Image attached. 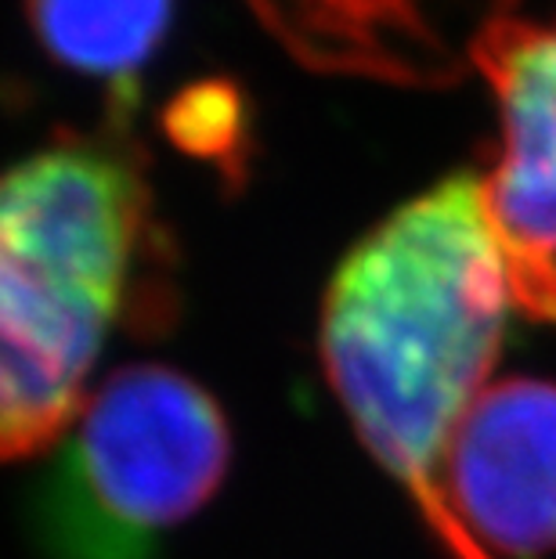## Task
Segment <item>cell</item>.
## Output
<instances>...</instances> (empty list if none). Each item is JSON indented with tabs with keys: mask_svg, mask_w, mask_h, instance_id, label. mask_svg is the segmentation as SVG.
<instances>
[{
	"mask_svg": "<svg viewBox=\"0 0 556 559\" xmlns=\"http://www.w3.org/2000/svg\"><path fill=\"white\" fill-rule=\"evenodd\" d=\"M470 51L502 120V152L481 192L513 311L556 325V26L499 15Z\"/></svg>",
	"mask_w": 556,
	"mask_h": 559,
	"instance_id": "5",
	"label": "cell"
},
{
	"mask_svg": "<svg viewBox=\"0 0 556 559\" xmlns=\"http://www.w3.org/2000/svg\"><path fill=\"white\" fill-rule=\"evenodd\" d=\"M448 559H542L556 552V383H488L456 423L416 502Z\"/></svg>",
	"mask_w": 556,
	"mask_h": 559,
	"instance_id": "4",
	"label": "cell"
},
{
	"mask_svg": "<svg viewBox=\"0 0 556 559\" xmlns=\"http://www.w3.org/2000/svg\"><path fill=\"white\" fill-rule=\"evenodd\" d=\"M174 0H26L29 26L55 62L84 76L123 80L170 29Z\"/></svg>",
	"mask_w": 556,
	"mask_h": 559,
	"instance_id": "6",
	"label": "cell"
},
{
	"mask_svg": "<svg viewBox=\"0 0 556 559\" xmlns=\"http://www.w3.org/2000/svg\"><path fill=\"white\" fill-rule=\"evenodd\" d=\"M228 466L221 401L170 365H127L58 440L33 491V538L47 559H159Z\"/></svg>",
	"mask_w": 556,
	"mask_h": 559,
	"instance_id": "3",
	"label": "cell"
},
{
	"mask_svg": "<svg viewBox=\"0 0 556 559\" xmlns=\"http://www.w3.org/2000/svg\"><path fill=\"white\" fill-rule=\"evenodd\" d=\"M513 307L481 174H456L365 231L329 278L318 358L365 451L412 502L488 386Z\"/></svg>",
	"mask_w": 556,
	"mask_h": 559,
	"instance_id": "2",
	"label": "cell"
},
{
	"mask_svg": "<svg viewBox=\"0 0 556 559\" xmlns=\"http://www.w3.org/2000/svg\"><path fill=\"white\" fill-rule=\"evenodd\" d=\"M343 26V37H369L376 29H416V0H322Z\"/></svg>",
	"mask_w": 556,
	"mask_h": 559,
	"instance_id": "7",
	"label": "cell"
},
{
	"mask_svg": "<svg viewBox=\"0 0 556 559\" xmlns=\"http://www.w3.org/2000/svg\"><path fill=\"white\" fill-rule=\"evenodd\" d=\"M174 249L123 138H58L0 170V462L76 423L116 329L177 318Z\"/></svg>",
	"mask_w": 556,
	"mask_h": 559,
	"instance_id": "1",
	"label": "cell"
}]
</instances>
